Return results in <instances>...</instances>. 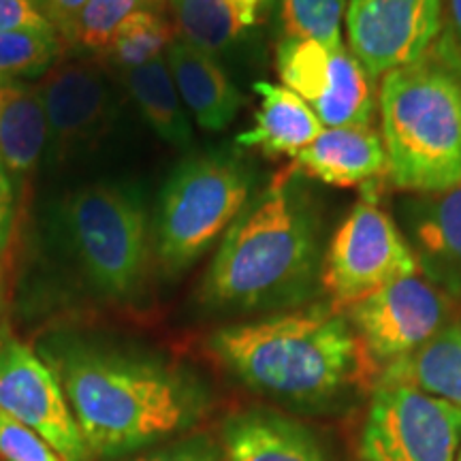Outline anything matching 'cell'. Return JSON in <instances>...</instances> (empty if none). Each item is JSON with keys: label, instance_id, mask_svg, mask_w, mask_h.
I'll return each mask as SVG.
<instances>
[{"label": "cell", "instance_id": "cell-1", "mask_svg": "<svg viewBox=\"0 0 461 461\" xmlns=\"http://www.w3.org/2000/svg\"><path fill=\"white\" fill-rule=\"evenodd\" d=\"M92 457L115 459L177 438L203 417V389L149 357L60 342L45 353Z\"/></svg>", "mask_w": 461, "mask_h": 461}, {"label": "cell", "instance_id": "cell-2", "mask_svg": "<svg viewBox=\"0 0 461 461\" xmlns=\"http://www.w3.org/2000/svg\"><path fill=\"white\" fill-rule=\"evenodd\" d=\"M319 218L297 169L280 171L250 199L218 246L199 302L218 314L286 312L302 308L322 280Z\"/></svg>", "mask_w": 461, "mask_h": 461}, {"label": "cell", "instance_id": "cell-3", "mask_svg": "<svg viewBox=\"0 0 461 461\" xmlns=\"http://www.w3.org/2000/svg\"><path fill=\"white\" fill-rule=\"evenodd\" d=\"M207 346L248 389L305 412L339 408L374 367L348 319L333 305L221 327Z\"/></svg>", "mask_w": 461, "mask_h": 461}, {"label": "cell", "instance_id": "cell-4", "mask_svg": "<svg viewBox=\"0 0 461 461\" xmlns=\"http://www.w3.org/2000/svg\"><path fill=\"white\" fill-rule=\"evenodd\" d=\"M380 129L393 186L428 194L461 182V50L442 28L428 54L380 84Z\"/></svg>", "mask_w": 461, "mask_h": 461}, {"label": "cell", "instance_id": "cell-5", "mask_svg": "<svg viewBox=\"0 0 461 461\" xmlns=\"http://www.w3.org/2000/svg\"><path fill=\"white\" fill-rule=\"evenodd\" d=\"M252 176L230 154H201L176 167L160 194L158 261L176 276L197 263L250 203Z\"/></svg>", "mask_w": 461, "mask_h": 461}, {"label": "cell", "instance_id": "cell-6", "mask_svg": "<svg viewBox=\"0 0 461 461\" xmlns=\"http://www.w3.org/2000/svg\"><path fill=\"white\" fill-rule=\"evenodd\" d=\"M62 222L96 291L112 299L135 297L152 255L141 199L118 184H90L68 194Z\"/></svg>", "mask_w": 461, "mask_h": 461}, {"label": "cell", "instance_id": "cell-7", "mask_svg": "<svg viewBox=\"0 0 461 461\" xmlns=\"http://www.w3.org/2000/svg\"><path fill=\"white\" fill-rule=\"evenodd\" d=\"M414 274L419 261L400 227L376 199L363 197L333 235L321 285L339 310Z\"/></svg>", "mask_w": 461, "mask_h": 461}, {"label": "cell", "instance_id": "cell-8", "mask_svg": "<svg viewBox=\"0 0 461 461\" xmlns=\"http://www.w3.org/2000/svg\"><path fill=\"white\" fill-rule=\"evenodd\" d=\"M461 408L402 383H378L361 431V461H455Z\"/></svg>", "mask_w": 461, "mask_h": 461}, {"label": "cell", "instance_id": "cell-9", "mask_svg": "<svg viewBox=\"0 0 461 461\" xmlns=\"http://www.w3.org/2000/svg\"><path fill=\"white\" fill-rule=\"evenodd\" d=\"M453 299L419 274L391 282L346 308V319L376 366L412 355L451 322Z\"/></svg>", "mask_w": 461, "mask_h": 461}, {"label": "cell", "instance_id": "cell-10", "mask_svg": "<svg viewBox=\"0 0 461 461\" xmlns=\"http://www.w3.org/2000/svg\"><path fill=\"white\" fill-rule=\"evenodd\" d=\"M276 68L285 88L308 103L321 124L330 129L370 124L372 77L346 45L330 48L308 39L282 37L276 48Z\"/></svg>", "mask_w": 461, "mask_h": 461}, {"label": "cell", "instance_id": "cell-11", "mask_svg": "<svg viewBox=\"0 0 461 461\" xmlns=\"http://www.w3.org/2000/svg\"><path fill=\"white\" fill-rule=\"evenodd\" d=\"M350 54L370 77H384L428 54L442 31V0H348Z\"/></svg>", "mask_w": 461, "mask_h": 461}, {"label": "cell", "instance_id": "cell-12", "mask_svg": "<svg viewBox=\"0 0 461 461\" xmlns=\"http://www.w3.org/2000/svg\"><path fill=\"white\" fill-rule=\"evenodd\" d=\"M0 412L41 436L65 461L92 459L54 370L20 342L0 348Z\"/></svg>", "mask_w": 461, "mask_h": 461}, {"label": "cell", "instance_id": "cell-13", "mask_svg": "<svg viewBox=\"0 0 461 461\" xmlns=\"http://www.w3.org/2000/svg\"><path fill=\"white\" fill-rule=\"evenodd\" d=\"M60 158L92 146L109 129L113 99L103 71L88 60H58L37 84Z\"/></svg>", "mask_w": 461, "mask_h": 461}, {"label": "cell", "instance_id": "cell-14", "mask_svg": "<svg viewBox=\"0 0 461 461\" xmlns=\"http://www.w3.org/2000/svg\"><path fill=\"white\" fill-rule=\"evenodd\" d=\"M411 246L429 282L461 302V182L419 194L406 210Z\"/></svg>", "mask_w": 461, "mask_h": 461}, {"label": "cell", "instance_id": "cell-15", "mask_svg": "<svg viewBox=\"0 0 461 461\" xmlns=\"http://www.w3.org/2000/svg\"><path fill=\"white\" fill-rule=\"evenodd\" d=\"M224 461H330L310 428L269 408H248L224 420Z\"/></svg>", "mask_w": 461, "mask_h": 461}, {"label": "cell", "instance_id": "cell-16", "mask_svg": "<svg viewBox=\"0 0 461 461\" xmlns=\"http://www.w3.org/2000/svg\"><path fill=\"white\" fill-rule=\"evenodd\" d=\"M293 167L330 186H359L389 176L383 137L370 126H336L322 131L297 154Z\"/></svg>", "mask_w": 461, "mask_h": 461}, {"label": "cell", "instance_id": "cell-17", "mask_svg": "<svg viewBox=\"0 0 461 461\" xmlns=\"http://www.w3.org/2000/svg\"><path fill=\"white\" fill-rule=\"evenodd\" d=\"M165 60L184 107L193 113L201 129H227L244 105V96L218 58L176 37L165 51Z\"/></svg>", "mask_w": 461, "mask_h": 461}, {"label": "cell", "instance_id": "cell-18", "mask_svg": "<svg viewBox=\"0 0 461 461\" xmlns=\"http://www.w3.org/2000/svg\"><path fill=\"white\" fill-rule=\"evenodd\" d=\"M50 126L37 84L0 79V160L11 182H24L41 163Z\"/></svg>", "mask_w": 461, "mask_h": 461}, {"label": "cell", "instance_id": "cell-19", "mask_svg": "<svg viewBox=\"0 0 461 461\" xmlns=\"http://www.w3.org/2000/svg\"><path fill=\"white\" fill-rule=\"evenodd\" d=\"M252 90L261 105L255 113V126L235 140L238 146L258 149L269 158H295L322 132L321 120L293 90L269 82H257Z\"/></svg>", "mask_w": 461, "mask_h": 461}, {"label": "cell", "instance_id": "cell-20", "mask_svg": "<svg viewBox=\"0 0 461 461\" xmlns=\"http://www.w3.org/2000/svg\"><path fill=\"white\" fill-rule=\"evenodd\" d=\"M380 383H402L461 408V319L412 355L384 367Z\"/></svg>", "mask_w": 461, "mask_h": 461}, {"label": "cell", "instance_id": "cell-21", "mask_svg": "<svg viewBox=\"0 0 461 461\" xmlns=\"http://www.w3.org/2000/svg\"><path fill=\"white\" fill-rule=\"evenodd\" d=\"M120 77L160 140L177 148H186L193 141L186 109L177 95L165 56L154 58L141 67L126 68Z\"/></svg>", "mask_w": 461, "mask_h": 461}, {"label": "cell", "instance_id": "cell-22", "mask_svg": "<svg viewBox=\"0 0 461 461\" xmlns=\"http://www.w3.org/2000/svg\"><path fill=\"white\" fill-rule=\"evenodd\" d=\"M177 37L218 56L244 37L248 26L230 0H169Z\"/></svg>", "mask_w": 461, "mask_h": 461}, {"label": "cell", "instance_id": "cell-23", "mask_svg": "<svg viewBox=\"0 0 461 461\" xmlns=\"http://www.w3.org/2000/svg\"><path fill=\"white\" fill-rule=\"evenodd\" d=\"M173 39H176V28L165 20L163 14L137 9L118 26L103 56H107L120 71H126L165 56Z\"/></svg>", "mask_w": 461, "mask_h": 461}, {"label": "cell", "instance_id": "cell-24", "mask_svg": "<svg viewBox=\"0 0 461 461\" xmlns=\"http://www.w3.org/2000/svg\"><path fill=\"white\" fill-rule=\"evenodd\" d=\"M62 45L54 28L0 32V79L45 75L60 58Z\"/></svg>", "mask_w": 461, "mask_h": 461}, {"label": "cell", "instance_id": "cell-25", "mask_svg": "<svg viewBox=\"0 0 461 461\" xmlns=\"http://www.w3.org/2000/svg\"><path fill=\"white\" fill-rule=\"evenodd\" d=\"M348 0H282L280 20L285 37L308 39L330 48L342 43V17Z\"/></svg>", "mask_w": 461, "mask_h": 461}, {"label": "cell", "instance_id": "cell-26", "mask_svg": "<svg viewBox=\"0 0 461 461\" xmlns=\"http://www.w3.org/2000/svg\"><path fill=\"white\" fill-rule=\"evenodd\" d=\"M137 9H143L141 0H88L75 28L73 45L105 54L118 26Z\"/></svg>", "mask_w": 461, "mask_h": 461}, {"label": "cell", "instance_id": "cell-27", "mask_svg": "<svg viewBox=\"0 0 461 461\" xmlns=\"http://www.w3.org/2000/svg\"><path fill=\"white\" fill-rule=\"evenodd\" d=\"M105 461H224L222 445L210 434H182L143 451Z\"/></svg>", "mask_w": 461, "mask_h": 461}, {"label": "cell", "instance_id": "cell-28", "mask_svg": "<svg viewBox=\"0 0 461 461\" xmlns=\"http://www.w3.org/2000/svg\"><path fill=\"white\" fill-rule=\"evenodd\" d=\"M0 457L5 461H65L41 436L0 412Z\"/></svg>", "mask_w": 461, "mask_h": 461}, {"label": "cell", "instance_id": "cell-29", "mask_svg": "<svg viewBox=\"0 0 461 461\" xmlns=\"http://www.w3.org/2000/svg\"><path fill=\"white\" fill-rule=\"evenodd\" d=\"M54 28L34 0H0V32Z\"/></svg>", "mask_w": 461, "mask_h": 461}, {"label": "cell", "instance_id": "cell-30", "mask_svg": "<svg viewBox=\"0 0 461 461\" xmlns=\"http://www.w3.org/2000/svg\"><path fill=\"white\" fill-rule=\"evenodd\" d=\"M88 0H41V11L48 17L50 24L54 26L62 43H71L75 39V28H77L79 15Z\"/></svg>", "mask_w": 461, "mask_h": 461}, {"label": "cell", "instance_id": "cell-31", "mask_svg": "<svg viewBox=\"0 0 461 461\" xmlns=\"http://www.w3.org/2000/svg\"><path fill=\"white\" fill-rule=\"evenodd\" d=\"M15 222V190L3 160H0V252L5 250L14 233Z\"/></svg>", "mask_w": 461, "mask_h": 461}, {"label": "cell", "instance_id": "cell-32", "mask_svg": "<svg viewBox=\"0 0 461 461\" xmlns=\"http://www.w3.org/2000/svg\"><path fill=\"white\" fill-rule=\"evenodd\" d=\"M442 28L461 50V0H442Z\"/></svg>", "mask_w": 461, "mask_h": 461}, {"label": "cell", "instance_id": "cell-33", "mask_svg": "<svg viewBox=\"0 0 461 461\" xmlns=\"http://www.w3.org/2000/svg\"><path fill=\"white\" fill-rule=\"evenodd\" d=\"M269 0H230V5H233L235 9H238V14L241 20H244V24L248 28H252L257 24L258 20V14H261L265 5H267Z\"/></svg>", "mask_w": 461, "mask_h": 461}, {"label": "cell", "instance_id": "cell-34", "mask_svg": "<svg viewBox=\"0 0 461 461\" xmlns=\"http://www.w3.org/2000/svg\"><path fill=\"white\" fill-rule=\"evenodd\" d=\"M167 3H169V0H141L143 9L157 11V14H163V9H165Z\"/></svg>", "mask_w": 461, "mask_h": 461}, {"label": "cell", "instance_id": "cell-35", "mask_svg": "<svg viewBox=\"0 0 461 461\" xmlns=\"http://www.w3.org/2000/svg\"><path fill=\"white\" fill-rule=\"evenodd\" d=\"M455 461H461V448H459V453H457V459H455Z\"/></svg>", "mask_w": 461, "mask_h": 461}, {"label": "cell", "instance_id": "cell-36", "mask_svg": "<svg viewBox=\"0 0 461 461\" xmlns=\"http://www.w3.org/2000/svg\"><path fill=\"white\" fill-rule=\"evenodd\" d=\"M34 3H37V5H39V9H41V0H34Z\"/></svg>", "mask_w": 461, "mask_h": 461}]
</instances>
